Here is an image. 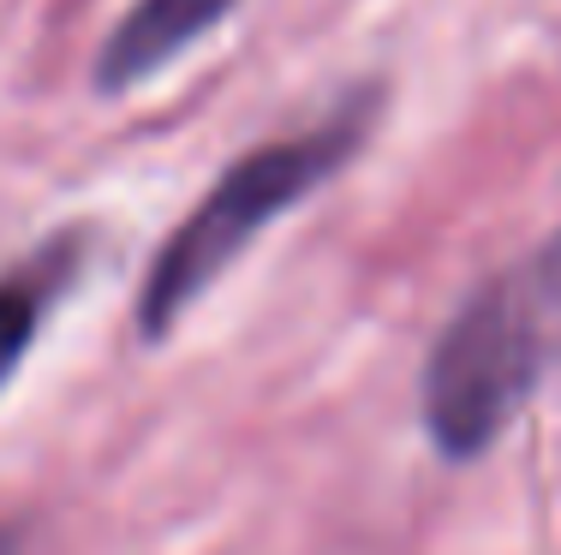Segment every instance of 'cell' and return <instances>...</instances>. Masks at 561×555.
<instances>
[{"label": "cell", "mask_w": 561, "mask_h": 555, "mask_svg": "<svg viewBox=\"0 0 561 555\" xmlns=\"http://www.w3.org/2000/svg\"><path fill=\"white\" fill-rule=\"evenodd\" d=\"M561 365V228L507 263L436 335L424 365V430L443 460H478Z\"/></svg>", "instance_id": "obj_1"}, {"label": "cell", "mask_w": 561, "mask_h": 555, "mask_svg": "<svg viewBox=\"0 0 561 555\" xmlns=\"http://www.w3.org/2000/svg\"><path fill=\"white\" fill-rule=\"evenodd\" d=\"M370 108H377V102L358 96V102H346V108L329 114L323 126L257 143V150L239 155V162L209 185L204 204L168 233V245L156 251L150 275H144V287H138V311H131L138 316V335L168 340L173 323L245 257L251 240H257L270 221H280L293 204H305L323 180H335L358 155V143H365Z\"/></svg>", "instance_id": "obj_2"}, {"label": "cell", "mask_w": 561, "mask_h": 555, "mask_svg": "<svg viewBox=\"0 0 561 555\" xmlns=\"http://www.w3.org/2000/svg\"><path fill=\"white\" fill-rule=\"evenodd\" d=\"M78 269H84V240H78V233H60V240L36 245L19 269L0 275V389L19 377L24 359H31L48 311L72 293Z\"/></svg>", "instance_id": "obj_4"}, {"label": "cell", "mask_w": 561, "mask_h": 555, "mask_svg": "<svg viewBox=\"0 0 561 555\" xmlns=\"http://www.w3.org/2000/svg\"><path fill=\"white\" fill-rule=\"evenodd\" d=\"M0 555H19V537H12L7 525H0Z\"/></svg>", "instance_id": "obj_5"}, {"label": "cell", "mask_w": 561, "mask_h": 555, "mask_svg": "<svg viewBox=\"0 0 561 555\" xmlns=\"http://www.w3.org/2000/svg\"><path fill=\"white\" fill-rule=\"evenodd\" d=\"M239 0H131L126 19L108 31V43L96 48V90L119 96L138 90L144 78H156L168 60H180L185 48H197L209 31L233 12Z\"/></svg>", "instance_id": "obj_3"}]
</instances>
